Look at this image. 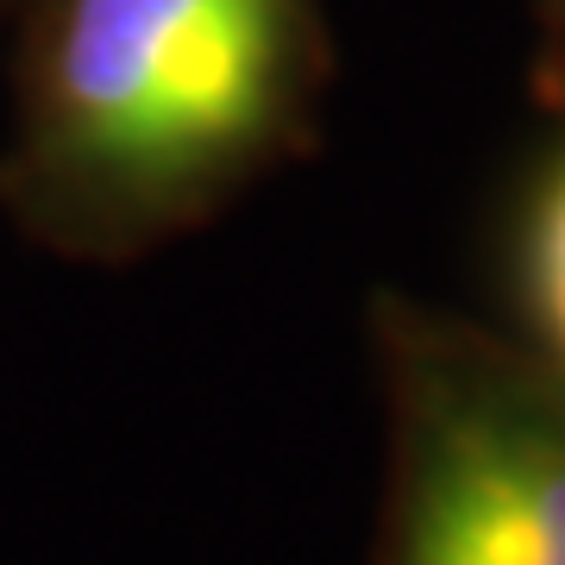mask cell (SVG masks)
<instances>
[{
  "label": "cell",
  "mask_w": 565,
  "mask_h": 565,
  "mask_svg": "<svg viewBox=\"0 0 565 565\" xmlns=\"http://www.w3.org/2000/svg\"><path fill=\"white\" fill-rule=\"evenodd\" d=\"M302 0H57L7 195L70 258H139L221 214L302 120Z\"/></svg>",
  "instance_id": "obj_1"
},
{
  "label": "cell",
  "mask_w": 565,
  "mask_h": 565,
  "mask_svg": "<svg viewBox=\"0 0 565 565\" xmlns=\"http://www.w3.org/2000/svg\"><path fill=\"white\" fill-rule=\"evenodd\" d=\"M527 302L541 321L546 364L565 371V158L541 182V202L527 221Z\"/></svg>",
  "instance_id": "obj_3"
},
{
  "label": "cell",
  "mask_w": 565,
  "mask_h": 565,
  "mask_svg": "<svg viewBox=\"0 0 565 565\" xmlns=\"http://www.w3.org/2000/svg\"><path fill=\"white\" fill-rule=\"evenodd\" d=\"M377 565H565V371L390 315Z\"/></svg>",
  "instance_id": "obj_2"
}]
</instances>
